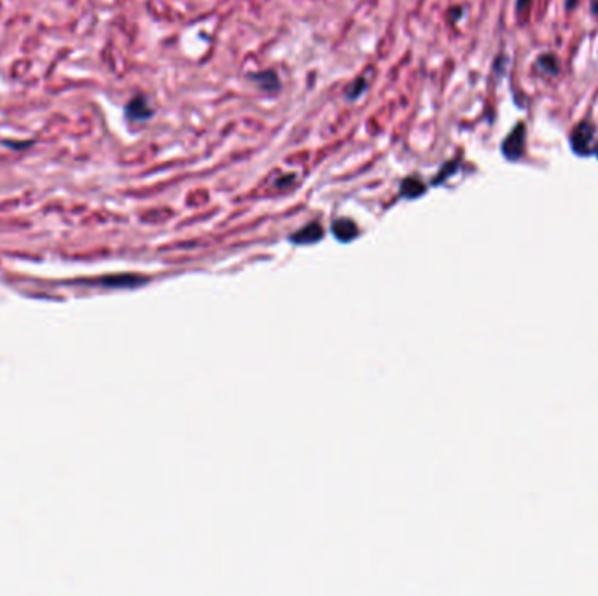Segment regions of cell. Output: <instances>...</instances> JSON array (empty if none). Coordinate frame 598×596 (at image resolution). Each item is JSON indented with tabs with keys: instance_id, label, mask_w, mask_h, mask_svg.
Returning a JSON list of instances; mask_svg holds the SVG:
<instances>
[{
	"instance_id": "obj_6",
	"label": "cell",
	"mask_w": 598,
	"mask_h": 596,
	"mask_svg": "<svg viewBox=\"0 0 598 596\" xmlns=\"http://www.w3.org/2000/svg\"><path fill=\"white\" fill-rule=\"evenodd\" d=\"M128 116L136 121L147 119V117L151 116V109L147 107V101L144 100V98H136V100H133L131 104L128 105Z\"/></svg>"
},
{
	"instance_id": "obj_2",
	"label": "cell",
	"mask_w": 598,
	"mask_h": 596,
	"mask_svg": "<svg viewBox=\"0 0 598 596\" xmlns=\"http://www.w3.org/2000/svg\"><path fill=\"white\" fill-rule=\"evenodd\" d=\"M593 139V126L589 123H581L579 126L574 129L572 133V147L574 151L579 152V154H586L589 151L588 145Z\"/></svg>"
},
{
	"instance_id": "obj_4",
	"label": "cell",
	"mask_w": 598,
	"mask_h": 596,
	"mask_svg": "<svg viewBox=\"0 0 598 596\" xmlns=\"http://www.w3.org/2000/svg\"><path fill=\"white\" fill-rule=\"evenodd\" d=\"M332 234L339 242H350L357 237V226L349 219H338V221L332 222Z\"/></svg>"
},
{
	"instance_id": "obj_1",
	"label": "cell",
	"mask_w": 598,
	"mask_h": 596,
	"mask_svg": "<svg viewBox=\"0 0 598 596\" xmlns=\"http://www.w3.org/2000/svg\"><path fill=\"white\" fill-rule=\"evenodd\" d=\"M525 136H527V129L523 123H519L518 126H514L513 131L506 136V140H504V144H502V152L507 159L522 158L523 151H525Z\"/></svg>"
},
{
	"instance_id": "obj_13",
	"label": "cell",
	"mask_w": 598,
	"mask_h": 596,
	"mask_svg": "<svg viewBox=\"0 0 598 596\" xmlns=\"http://www.w3.org/2000/svg\"><path fill=\"white\" fill-rule=\"evenodd\" d=\"M595 152H597V154H598V147H597V149H595Z\"/></svg>"
},
{
	"instance_id": "obj_11",
	"label": "cell",
	"mask_w": 598,
	"mask_h": 596,
	"mask_svg": "<svg viewBox=\"0 0 598 596\" xmlns=\"http://www.w3.org/2000/svg\"><path fill=\"white\" fill-rule=\"evenodd\" d=\"M457 164H459V162H452V163H448L447 167H443V172H441L439 175H437V179L434 180V184H437V182H443L444 179L448 177L449 174H453V172H455V168H457Z\"/></svg>"
},
{
	"instance_id": "obj_12",
	"label": "cell",
	"mask_w": 598,
	"mask_h": 596,
	"mask_svg": "<svg viewBox=\"0 0 598 596\" xmlns=\"http://www.w3.org/2000/svg\"><path fill=\"white\" fill-rule=\"evenodd\" d=\"M576 6V0H567V9H570V7Z\"/></svg>"
},
{
	"instance_id": "obj_7",
	"label": "cell",
	"mask_w": 598,
	"mask_h": 596,
	"mask_svg": "<svg viewBox=\"0 0 598 596\" xmlns=\"http://www.w3.org/2000/svg\"><path fill=\"white\" fill-rule=\"evenodd\" d=\"M252 79L256 82H259L261 88L266 89V91H276L280 86L279 77H276V74L273 72V70H266V72L263 74H256V76H252Z\"/></svg>"
},
{
	"instance_id": "obj_9",
	"label": "cell",
	"mask_w": 598,
	"mask_h": 596,
	"mask_svg": "<svg viewBox=\"0 0 598 596\" xmlns=\"http://www.w3.org/2000/svg\"><path fill=\"white\" fill-rule=\"evenodd\" d=\"M532 9V0H516V14L522 21L529 18Z\"/></svg>"
},
{
	"instance_id": "obj_3",
	"label": "cell",
	"mask_w": 598,
	"mask_h": 596,
	"mask_svg": "<svg viewBox=\"0 0 598 596\" xmlns=\"http://www.w3.org/2000/svg\"><path fill=\"white\" fill-rule=\"evenodd\" d=\"M322 237H324L322 227L315 222V224H308L307 227H303V229L298 231L296 234H292L291 242L299 243V245H310V243L319 242Z\"/></svg>"
},
{
	"instance_id": "obj_5",
	"label": "cell",
	"mask_w": 598,
	"mask_h": 596,
	"mask_svg": "<svg viewBox=\"0 0 598 596\" xmlns=\"http://www.w3.org/2000/svg\"><path fill=\"white\" fill-rule=\"evenodd\" d=\"M425 193V186L424 182H420L418 179H406L402 180L401 184V194L404 196V198H412L415 199L418 196H422Z\"/></svg>"
},
{
	"instance_id": "obj_8",
	"label": "cell",
	"mask_w": 598,
	"mask_h": 596,
	"mask_svg": "<svg viewBox=\"0 0 598 596\" xmlns=\"http://www.w3.org/2000/svg\"><path fill=\"white\" fill-rule=\"evenodd\" d=\"M535 66H537L541 72L549 74V76H557V74L560 72V64H558L557 56H553V54H542V56H539Z\"/></svg>"
},
{
	"instance_id": "obj_10",
	"label": "cell",
	"mask_w": 598,
	"mask_h": 596,
	"mask_svg": "<svg viewBox=\"0 0 598 596\" xmlns=\"http://www.w3.org/2000/svg\"><path fill=\"white\" fill-rule=\"evenodd\" d=\"M366 89V79H357V82H354L350 88V91L347 93V96H349V100H355V98L361 96V93Z\"/></svg>"
}]
</instances>
